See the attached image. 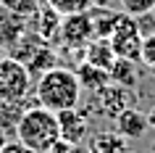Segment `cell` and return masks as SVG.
<instances>
[{
	"instance_id": "1",
	"label": "cell",
	"mask_w": 155,
	"mask_h": 153,
	"mask_svg": "<svg viewBox=\"0 0 155 153\" xmlns=\"http://www.w3.org/2000/svg\"><path fill=\"white\" fill-rule=\"evenodd\" d=\"M34 98H37V106H42L53 113L79 108L82 87H79V79H76L74 69L55 66V69L45 71L34 85Z\"/></svg>"
},
{
	"instance_id": "2",
	"label": "cell",
	"mask_w": 155,
	"mask_h": 153,
	"mask_svg": "<svg viewBox=\"0 0 155 153\" xmlns=\"http://www.w3.org/2000/svg\"><path fill=\"white\" fill-rule=\"evenodd\" d=\"M16 140L32 153H48L53 145L61 140V129H58L55 113L42 108V106H29L16 124Z\"/></svg>"
},
{
	"instance_id": "3",
	"label": "cell",
	"mask_w": 155,
	"mask_h": 153,
	"mask_svg": "<svg viewBox=\"0 0 155 153\" xmlns=\"http://www.w3.org/2000/svg\"><path fill=\"white\" fill-rule=\"evenodd\" d=\"M32 90V77L24 64L0 58V100H24Z\"/></svg>"
},
{
	"instance_id": "4",
	"label": "cell",
	"mask_w": 155,
	"mask_h": 153,
	"mask_svg": "<svg viewBox=\"0 0 155 153\" xmlns=\"http://www.w3.org/2000/svg\"><path fill=\"white\" fill-rule=\"evenodd\" d=\"M92 40H95V32H92L87 11H84V13H66V16L61 19V29H58V40H55L61 48L84 50Z\"/></svg>"
},
{
	"instance_id": "5",
	"label": "cell",
	"mask_w": 155,
	"mask_h": 153,
	"mask_svg": "<svg viewBox=\"0 0 155 153\" xmlns=\"http://www.w3.org/2000/svg\"><path fill=\"white\" fill-rule=\"evenodd\" d=\"M108 42H110L116 58H126V61L139 64V56H142V34L137 32L134 19L126 16L124 11H121V19H118L116 32L108 37Z\"/></svg>"
},
{
	"instance_id": "6",
	"label": "cell",
	"mask_w": 155,
	"mask_h": 153,
	"mask_svg": "<svg viewBox=\"0 0 155 153\" xmlns=\"http://www.w3.org/2000/svg\"><path fill=\"white\" fill-rule=\"evenodd\" d=\"M97 98L100 103V113L103 116H108V119H116L121 111H126V108H134V90L129 87H121V85H108Z\"/></svg>"
},
{
	"instance_id": "7",
	"label": "cell",
	"mask_w": 155,
	"mask_h": 153,
	"mask_svg": "<svg viewBox=\"0 0 155 153\" xmlns=\"http://www.w3.org/2000/svg\"><path fill=\"white\" fill-rule=\"evenodd\" d=\"M32 19H34V29H32V32L37 34L42 42L53 45V42L58 40V29H61V19H63V16H61L55 8H50L48 3L42 0L40 8L32 13Z\"/></svg>"
},
{
	"instance_id": "8",
	"label": "cell",
	"mask_w": 155,
	"mask_h": 153,
	"mask_svg": "<svg viewBox=\"0 0 155 153\" xmlns=\"http://www.w3.org/2000/svg\"><path fill=\"white\" fill-rule=\"evenodd\" d=\"M58 129H61V140L71 145H82L84 137H87V119L76 108H68V111H58Z\"/></svg>"
},
{
	"instance_id": "9",
	"label": "cell",
	"mask_w": 155,
	"mask_h": 153,
	"mask_svg": "<svg viewBox=\"0 0 155 153\" xmlns=\"http://www.w3.org/2000/svg\"><path fill=\"white\" fill-rule=\"evenodd\" d=\"M26 29H29V26H26V19L24 16H18V13L8 11L5 5H0V48L11 50L21 37H24Z\"/></svg>"
},
{
	"instance_id": "10",
	"label": "cell",
	"mask_w": 155,
	"mask_h": 153,
	"mask_svg": "<svg viewBox=\"0 0 155 153\" xmlns=\"http://www.w3.org/2000/svg\"><path fill=\"white\" fill-rule=\"evenodd\" d=\"M74 74H76V79H79L82 92H90V95H100V92L110 85V77H108L105 69H97V66L84 64V61L74 69Z\"/></svg>"
},
{
	"instance_id": "11",
	"label": "cell",
	"mask_w": 155,
	"mask_h": 153,
	"mask_svg": "<svg viewBox=\"0 0 155 153\" xmlns=\"http://www.w3.org/2000/svg\"><path fill=\"white\" fill-rule=\"evenodd\" d=\"M87 16H90V24H92L95 37L108 40V37L116 32V26H118L121 11H113V8H108V5H92V8L87 11Z\"/></svg>"
},
{
	"instance_id": "12",
	"label": "cell",
	"mask_w": 155,
	"mask_h": 153,
	"mask_svg": "<svg viewBox=\"0 0 155 153\" xmlns=\"http://www.w3.org/2000/svg\"><path fill=\"white\" fill-rule=\"evenodd\" d=\"M116 132L126 140H137L147 132V113L137 111V108H126L116 116Z\"/></svg>"
},
{
	"instance_id": "13",
	"label": "cell",
	"mask_w": 155,
	"mask_h": 153,
	"mask_svg": "<svg viewBox=\"0 0 155 153\" xmlns=\"http://www.w3.org/2000/svg\"><path fill=\"white\" fill-rule=\"evenodd\" d=\"M82 53H84V64H92V66H97V69H105V71L113 66V61H116L110 42L103 40V37H95Z\"/></svg>"
},
{
	"instance_id": "14",
	"label": "cell",
	"mask_w": 155,
	"mask_h": 153,
	"mask_svg": "<svg viewBox=\"0 0 155 153\" xmlns=\"http://www.w3.org/2000/svg\"><path fill=\"white\" fill-rule=\"evenodd\" d=\"M126 151H129L126 137H121L118 132H97L84 148V153H126Z\"/></svg>"
},
{
	"instance_id": "15",
	"label": "cell",
	"mask_w": 155,
	"mask_h": 153,
	"mask_svg": "<svg viewBox=\"0 0 155 153\" xmlns=\"http://www.w3.org/2000/svg\"><path fill=\"white\" fill-rule=\"evenodd\" d=\"M24 66H26V71H29V77H37V79H40L45 71H50V69H55V66H58V53H55V48L45 42L42 48L34 50V56L29 58Z\"/></svg>"
},
{
	"instance_id": "16",
	"label": "cell",
	"mask_w": 155,
	"mask_h": 153,
	"mask_svg": "<svg viewBox=\"0 0 155 153\" xmlns=\"http://www.w3.org/2000/svg\"><path fill=\"white\" fill-rule=\"evenodd\" d=\"M108 77H110V85H121V87L134 90L137 87V64L134 61H126V58H116L113 66L108 69Z\"/></svg>"
},
{
	"instance_id": "17",
	"label": "cell",
	"mask_w": 155,
	"mask_h": 153,
	"mask_svg": "<svg viewBox=\"0 0 155 153\" xmlns=\"http://www.w3.org/2000/svg\"><path fill=\"white\" fill-rule=\"evenodd\" d=\"M29 108L24 100H0V129L3 132H16V124L21 121L24 111Z\"/></svg>"
},
{
	"instance_id": "18",
	"label": "cell",
	"mask_w": 155,
	"mask_h": 153,
	"mask_svg": "<svg viewBox=\"0 0 155 153\" xmlns=\"http://www.w3.org/2000/svg\"><path fill=\"white\" fill-rule=\"evenodd\" d=\"M45 3L50 8H55L61 16H66V13H84L92 5H97V0H45Z\"/></svg>"
},
{
	"instance_id": "19",
	"label": "cell",
	"mask_w": 155,
	"mask_h": 153,
	"mask_svg": "<svg viewBox=\"0 0 155 153\" xmlns=\"http://www.w3.org/2000/svg\"><path fill=\"white\" fill-rule=\"evenodd\" d=\"M121 3V11L126 16L137 19V16H145V13H153L155 11V0H118Z\"/></svg>"
},
{
	"instance_id": "20",
	"label": "cell",
	"mask_w": 155,
	"mask_h": 153,
	"mask_svg": "<svg viewBox=\"0 0 155 153\" xmlns=\"http://www.w3.org/2000/svg\"><path fill=\"white\" fill-rule=\"evenodd\" d=\"M42 0H0V5H5L8 11H13V13H18V16L29 19L34 13V11L40 8Z\"/></svg>"
},
{
	"instance_id": "21",
	"label": "cell",
	"mask_w": 155,
	"mask_h": 153,
	"mask_svg": "<svg viewBox=\"0 0 155 153\" xmlns=\"http://www.w3.org/2000/svg\"><path fill=\"white\" fill-rule=\"evenodd\" d=\"M139 61H142L150 71H155V34H150V37L142 40V56H139Z\"/></svg>"
},
{
	"instance_id": "22",
	"label": "cell",
	"mask_w": 155,
	"mask_h": 153,
	"mask_svg": "<svg viewBox=\"0 0 155 153\" xmlns=\"http://www.w3.org/2000/svg\"><path fill=\"white\" fill-rule=\"evenodd\" d=\"M134 24H137V32L142 34V40L155 34V13H145V16H137L134 19Z\"/></svg>"
},
{
	"instance_id": "23",
	"label": "cell",
	"mask_w": 155,
	"mask_h": 153,
	"mask_svg": "<svg viewBox=\"0 0 155 153\" xmlns=\"http://www.w3.org/2000/svg\"><path fill=\"white\" fill-rule=\"evenodd\" d=\"M48 153H84L82 145H71V143H63V140H58Z\"/></svg>"
},
{
	"instance_id": "24",
	"label": "cell",
	"mask_w": 155,
	"mask_h": 153,
	"mask_svg": "<svg viewBox=\"0 0 155 153\" xmlns=\"http://www.w3.org/2000/svg\"><path fill=\"white\" fill-rule=\"evenodd\" d=\"M0 153H32V151L24 148L18 140H13V143H3V145H0Z\"/></svg>"
},
{
	"instance_id": "25",
	"label": "cell",
	"mask_w": 155,
	"mask_h": 153,
	"mask_svg": "<svg viewBox=\"0 0 155 153\" xmlns=\"http://www.w3.org/2000/svg\"><path fill=\"white\" fill-rule=\"evenodd\" d=\"M147 127H153V129H155V108L147 113Z\"/></svg>"
},
{
	"instance_id": "26",
	"label": "cell",
	"mask_w": 155,
	"mask_h": 153,
	"mask_svg": "<svg viewBox=\"0 0 155 153\" xmlns=\"http://www.w3.org/2000/svg\"><path fill=\"white\" fill-rule=\"evenodd\" d=\"M126 153H137V151H126Z\"/></svg>"
},
{
	"instance_id": "27",
	"label": "cell",
	"mask_w": 155,
	"mask_h": 153,
	"mask_svg": "<svg viewBox=\"0 0 155 153\" xmlns=\"http://www.w3.org/2000/svg\"><path fill=\"white\" fill-rule=\"evenodd\" d=\"M153 153H155V145H153Z\"/></svg>"
}]
</instances>
